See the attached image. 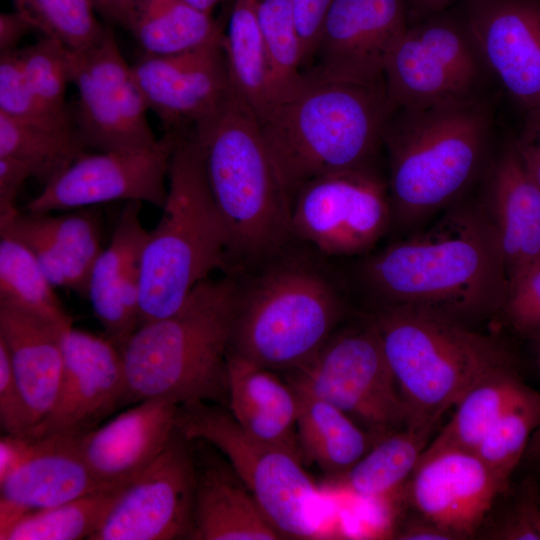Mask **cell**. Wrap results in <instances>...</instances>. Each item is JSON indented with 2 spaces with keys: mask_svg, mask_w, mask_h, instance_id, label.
<instances>
[{
  "mask_svg": "<svg viewBox=\"0 0 540 540\" xmlns=\"http://www.w3.org/2000/svg\"><path fill=\"white\" fill-rule=\"evenodd\" d=\"M473 0H406L409 23H414L430 15L442 12Z\"/></svg>",
  "mask_w": 540,
  "mask_h": 540,
  "instance_id": "51",
  "label": "cell"
},
{
  "mask_svg": "<svg viewBox=\"0 0 540 540\" xmlns=\"http://www.w3.org/2000/svg\"><path fill=\"white\" fill-rule=\"evenodd\" d=\"M407 411L406 428L432 434L444 413L511 359L495 339L442 314L376 306L370 315Z\"/></svg>",
  "mask_w": 540,
  "mask_h": 540,
  "instance_id": "8",
  "label": "cell"
},
{
  "mask_svg": "<svg viewBox=\"0 0 540 540\" xmlns=\"http://www.w3.org/2000/svg\"><path fill=\"white\" fill-rule=\"evenodd\" d=\"M17 52L25 79L36 97L55 112L72 114L65 101L67 85L72 82V53L47 37Z\"/></svg>",
  "mask_w": 540,
  "mask_h": 540,
  "instance_id": "40",
  "label": "cell"
},
{
  "mask_svg": "<svg viewBox=\"0 0 540 540\" xmlns=\"http://www.w3.org/2000/svg\"><path fill=\"white\" fill-rule=\"evenodd\" d=\"M20 13L44 37L82 53L103 37L106 26L95 15L93 0H12Z\"/></svg>",
  "mask_w": 540,
  "mask_h": 540,
  "instance_id": "38",
  "label": "cell"
},
{
  "mask_svg": "<svg viewBox=\"0 0 540 540\" xmlns=\"http://www.w3.org/2000/svg\"><path fill=\"white\" fill-rule=\"evenodd\" d=\"M354 277L372 307H411L462 323L501 310L507 289L494 226L475 206L364 257Z\"/></svg>",
  "mask_w": 540,
  "mask_h": 540,
  "instance_id": "1",
  "label": "cell"
},
{
  "mask_svg": "<svg viewBox=\"0 0 540 540\" xmlns=\"http://www.w3.org/2000/svg\"><path fill=\"white\" fill-rule=\"evenodd\" d=\"M530 389L512 359L493 368L465 393L453 417L421 456L446 450L474 452L495 422Z\"/></svg>",
  "mask_w": 540,
  "mask_h": 540,
  "instance_id": "30",
  "label": "cell"
},
{
  "mask_svg": "<svg viewBox=\"0 0 540 540\" xmlns=\"http://www.w3.org/2000/svg\"><path fill=\"white\" fill-rule=\"evenodd\" d=\"M82 436H35L32 455L0 481V535L26 513L111 486L101 483L88 467L80 448Z\"/></svg>",
  "mask_w": 540,
  "mask_h": 540,
  "instance_id": "22",
  "label": "cell"
},
{
  "mask_svg": "<svg viewBox=\"0 0 540 540\" xmlns=\"http://www.w3.org/2000/svg\"><path fill=\"white\" fill-rule=\"evenodd\" d=\"M292 386L298 398L297 436L303 460L315 463L330 479L348 471L382 438L330 402Z\"/></svg>",
  "mask_w": 540,
  "mask_h": 540,
  "instance_id": "29",
  "label": "cell"
},
{
  "mask_svg": "<svg viewBox=\"0 0 540 540\" xmlns=\"http://www.w3.org/2000/svg\"><path fill=\"white\" fill-rule=\"evenodd\" d=\"M514 146L528 172L540 186V104L527 110L524 129Z\"/></svg>",
  "mask_w": 540,
  "mask_h": 540,
  "instance_id": "47",
  "label": "cell"
},
{
  "mask_svg": "<svg viewBox=\"0 0 540 540\" xmlns=\"http://www.w3.org/2000/svg\"><path fill=\"white\" fill-rule=\"evenodd\" d=\"M178 407L168 400H144L83 435L80 448L93 475L106 485L135 479L174 436Z\"/></svg>",
  "mask_w": 540,
  "mask_h": 540,
  "instance_id": "24",
  "label": "cell"
},
{
  "mask_svg": "<svg viewBox=\"0 0 540 540\" xmlns=\"http://www.w3.org/2000/svg\"><path fill=\"white\" fill-rule=\"evenodd\" d=\"M67 329L0 305V341L7 349L32 429L46 418L57 399L64 364L62 339Z\"/></svg>",
  "mask_w": 540,
  "mask_h": 540,
  "instance_id": "26",
  "label": "cell"
},
{
  "mask_svg": "<svg viewBox=\"0 0 540 540\" xmlns=\"http://www.w3.org/2000/svg\"><path fill=\"white\" fill-rule=\"evenodd\" d=\"M17 50L0 53V113L32 125L75 127L72 114L55 112L36 97L25 79Z\"/></svg>",
  "mask_w": 540,
  "mask_h": 540,
  "instance_id": "41",
  "label": "cell"
},
{
  "mask_svg": "<svg viewBox=\"0 0 540 540\" xmlns=\"http://www.w3.org/2000/svg\"><path fill=\"white\" fill-rule=\"evenodd\" d=\"M258 0H234L223 49L231 85L259 123L274 107L272 72L260 29Z\"/></svg>",
  "mask_w": 540,
  "mask_h": 540,
  "instance_id": "31",
  "label": "cell"
},
{
  "mask_svg": "<svg viewBox=\"0 0 540 540\" xmlns=\"http://www.w3.org/2000/svg\"><path fill=\"white\" fill-rule=\"evenodd\" d=\"M494 537L507 540H540V487L527 481Z\"/></svg>",
  "mask_w": 540,
  "mask_h": 540,
  "instance_id": "43",
  "label": "cell"
},
{
  "mask_svg": "<svg viewBox=\"0 0 540 540\" xmlns=\"http://www.w3.org/2000/svg\"><path fill=\"white\" fill-rule=\"evenodd\" d=\"M0 305L9 306L63 328L73 319L31 251L19 240L0 234Z\"/></svg>",
  "mask_w": 540,
  "mask_h": 540,
  "instance_id": "35",
  "label": "cell"
},
{
  "mask_svg": "<svg viewBox=\"0 0 540 540\" xmlns=\"http://www.w3.org/2000/svg\"><path fill=\"white\" fill-rule=\"evenodd\" d=\"M184 131H166L157 142L137 151L85 152L25 206V211H70L123 200L162 209L168 173Z\"/></svg>",
  "mask_w": 540,
  "mask_h": 540,
  "instance_id": "14",
  "label": "cell"
},
{
  "mask_svg": "<svg viewBox=\"0 0 540 540\" xmlns=\"http://www.w3.org/2000/svg\"><path fill=\"white\" fill-rule=\"evenodd\" d=\"M29 167L22 161L0 156V226L9 222L20 210L16 206L18 194L28 178Z\"/></svg>",
  "mask_w": 540,
  "mask_h": 540,
  "instance_id": "46",
  "label": "cell"
},
{
  "mask_svg": "<svg viewBox=\"0 0 540 540\" xmlns=\"http://www.w3.org/2000/svg\"><path fill=\"white\" fill-rule=\"evenodd\" d=\"M463 5L490 73L517 104H540V0H473Z\"/></svg>",
  "mask_w": 540,
  "mask_h": 540,
  "instance_id": "19",
  "label": "cell"
},
{
  "mask_svg": "<svg viewBox=\"0 0 540 540\" xmlns=\"http://www.w3.org/2000/svg\"><path fill=\"white\" fill-rule=\"evenodd\" d=\"M238 288L236 275L207 278L173 314L141 324L119 348L124 405L163 399L227 407V357Z\"/></svg>",
  "mask_w": 540,
  "mask_h": 540,
  "instance_id": "4",
  "label": "cell"
},
{
  "mask_svg": "<svg viewBox=\"0 0 540 540\" xmlns=\"http://www.w3.org/2000/svg\"><path fill=\"white\" fill-rule=\"evenodd\" d=\"M506 488L475 453L446 450L421 456L404 492L421 518L460 539L477 531Z\"/></svg>",
  "mask_w": 540,
  "mask_h": 540,
  "instance_id": "20",
  "label": "cell"
},
{
  "mask_svg": "<svg viewBox=\"0 0 540 540\" xmlns=\"http://www.w3.org/2000/svg\"><path fill=\"white\" fill-rule=\"evenodd\" d=\"M501 310L516 332L540 340V258L508 278Z\"/></svg>",
  "mask_w": 540,
  "mask_h": 540,
  "instance_id": "42",
  "label": "cell"
},
{
  "mask_svg": "<svg viewBox=\"0 0 540 540\" xmlns=\"http://www.w3.org/2000/svg\"><path fill=\"white\" fill-rule=\"evenodd\" d=\"M102 230L99 206L58 215L19 211L0 226V234L19 240L31 251L55 288L86 297L92 268L104 249Z\"/></svg>",
  "mask_w": 540,
  "mask_h": 540,
  "instance_id": "21",
  "label": "cell"
},
{
  "mask_svg": "<svg viewBox=\"0 0 540 540\" xmlns=\"http://www.w3.org/2000/svg\"><path fill=\"white\" fill-rule=\"evenodd\" d=\"M127 30L150 55L184 52L224 32L220 20L184 0H139Z\"/></svg>",
  "mask_w": 540,
  "mask_h": 540,
  "instance_id": "33",
  "label": "cell"
},
{
  "mask_svg": "<svg viewBox=\"0 0 540 540\" xmlns=\"http://www.w3.org/2000/svg\"><path fill=\"white\" fill-rule=\"evenodd\" d=\"M72 82L79 91L73 122L87 149L137 151L157 142L148 107L111 27L92 48L72 53Z\"/></svg>",
  "mask_w": 540,
  "mask_h": 540,
  "instance_id": "13",
  "label": "cell"
},
{
  "mask_svg": "<svg viewBox=\"0 0 540 540\" xmlns=\"http://www.w3.org/2000/svg\"><path fill=\"white\" fill-rule=\"evenodd\" d=\"M161 210L142 254L139 326L176 312L215 270L228 272L227 231L191 129L182 132L172 154Z\"/></svg>",
  "mask_w": 540,
  "mask_h": 540,
  "instance_id": "6",
  "label": "cell"
},
{
  "mask_svg": "<svg viewBox=\"0 0 540 540\" xmlns=\"http://www.w3.org/2000/svg\"><path fill=\"white\" fill-rule=\"evenodd\" d=\"M225 408L207 402L181 404L176 428L186 439L222 453L281 538H322L327 513L304 462L247 434Z\"/></svg>",
  "mask_w": 540,
  "mask_h": 540,
  "instance_id": "9",
  "label": "cell"
},
{
  "mask_svg": "<svg viewBox=\"0 0 540 540\" xmlns=\"http://www.w3.org/2000/svg\"><path fill=\"white\" fill-rule=\"evenodd\" d=\"M334 0H293L302 50V66L313 59L322 26Z\"/></svg>",
  "mask_w": 540,
  "mask_h": 540,
  "instance_id": "45",
  "label": "cell"
},
{
  "mask_svg": "<svg viewBox=\"0 0 540 540\" xmlns=\"http://www.w3.org/2000/svg\"><path fill=\"white\" fill-rule=\"evenodd\" d=\"M62 345L64 364L57 399L30 435H85L124 405L123 361L112 340L72 326L64 332Z\"/></svg>",
  "mask_w": 540,
  "mask_h": 540,
  "instance_id": "18",
  "label": "cell"
},
{
  "mask_svg": "<svg viewBox=\"0 0 540 540\" xmlns=\"http://www.w3.org/2000/svg\"><path fill=\"white\" fill-rule=\"evenodd\" d=\"M33 28L17 11L0 13V53L17 49L20 39Z\"/></svg>",
  "mask_w": 540,
  "mask_h": 540,
  "instance_id": "49",
  "label": "cell"
},
{
  "mask_svg": "<svg viewBox=\"0 0 540 540\" xmlns=\"http://www.w3.org/2000/svg\"><path fill=\"white\" fill-rule=\"evenodd\" d=\"M191 130L227 231V273L245 274L295 241L290 198L256 115L234 89L215 112Z\"/></svg>",
  "mask_w": 540,
  "mask_h": 540,
  "instance_id": "3",
  "label": "cell"
},
{
  "mask_svg": "<svg viewBox=\"0 0 540 540\" xmlns=\"http://www.w3.org/2000/svg\"><path fill=\"white\" fill-rule=\"evenodd\" d=\"M430 436L408 428L383 436L348 471L331 478L334 487L366 500L391 499L404 491Z\"/></svg>",
  "mask_w": 540,
  "mask_h": 540,
  "instance_id": "32",
  "label": "cell"
},
{
  "mask_svg": "<svg viewBox=\"0 0 540 540\" xmlns=\"http://www.w3.org/2000/svg\"><path fill=\"white\" fill-rule=\"evenodd\" d=\"M257 14L270 60L274 106L302 89V50L293 0H258ZM274 108V107H273Z\"/></svg>",
  "mask_w": 540,
  "mask_h": 540,
  "instance_id": "37",
  "label": "cell"
},
{
  "mask_svg": "<svg viewBox=\"0 0 540 540\" xmlns=\"http://www.w3.org/2000/svg\"><path fill=\"white\" fill-rule=\"evenodd\" d=\"M285 378L378 437L406 428V407L370 316L338 329L312 360Z\"/></svg>",
  "mask_w": 540,
  "mask_h": 540,
  "instance_id": "11",
  "label": "cell"
},
{
  "mask_svg": "<svg viewBox=\"0 0 540 540\" xmlns=\"http://www.w3.org/2000/svg\"><path fill=\"white\" fill-rule=\"evenodd\" d=\"M37 440V437L30 434L3 433L0 438V481L32 455Z\"/></svg>",
  "mask_w": 540,
  "mask_h": 540,
  "instance_id": "48",
  "label": "cell"
},
{
  "mask_svg": "<svg viewBox=\"0 0 540 540\" xmlns=\"http://www.w3.org/2000/svg\"><path fill=\"white\" fill-rule=\"evenodd\" d=\"M224 32L196 48L169 55L145 54L131 66L148 110L166 131H187L215 112L233 87Z\"/></svg>",
  "mask_w": 540,
  "mask_h": 540,
  "instance_id": "17",
  "label": "cell"
},
{
  "mask_svg": "<svg viewBox=\"0 0 540 540\" xmlns=\"http://www.w3.org/2000/svg\"><path fill=\"white\" fill-rule=\"evenodd\" d=\"M0 426L6 434H28L29 412L5 345L0 341Z\"/></svg>",
  "mask_w": 540,
  "mask_h": 540,
  "instance_id": "44",
  "label": "cell"
},
{
  "mask_svg": "<svg viewBox=\"0 0 540 540\" xmlns=\"http://www.w3.org/2000/svg\"><path fill=\"white\" fill-rule=\"evenodd\" d=\"M488 214L508 278L540 258V186L514 144L500 156L489 186Z\"/></svg>",
  "mask_w": 540,
  "mask_h": 540,
  "instance_id": "27",
  "label": "cell"
},
{
  "mask_svg": "<svg viewBox=\"0 0 540 540\" xmlns=\"http://www.w3.org/2000/svg\"><path fill=\"white\" fill-rule=\"evenodd\" d=\"M184 1H186L190 5H192L193 7L197 8V9H199L201 11L212 14V10L218 4L228 2V1L230 2V1H234V0H184Z\"/></svg>",
  "mask_w": 540,
  "mask_h": 540,
  "instance_id": "54",
  "label": "cell"
},
{
  "mask_svg": "<svg viewBox=\"0 0 540 540\" xmlns=\"http://www.w3.org/2000/svg\"><path fill=\"white\" fill-rule=\"evenodd\" d=\"M227 409L250 436L303 460L297 436L298 398L278 372L229 350Z\"/></svg>",
  "mask_w": 540,
  "mask_h": 540,
  "instance_id": "25",
  "label": "cell"
},
{
  "mask_svg": "<svg viewBox=\"0 0 540 540\" xmlns=\"http://www.w3.org/2000/svg\"><path fill=\"white\" fill-rule=\"evenodd\" d=\"M452 8L409 24L384 70L392 111L478 100L490 73L466 21Z\"/></svg>",
  "mask_w": 540,
  "mask_h": 540,
  "instance_id": "10",
  "label": "cell"
},
{
  "mask_svg": "<svg viewBox=\"0 0 540 540\" xmlns=\"http://www.w3.org/2000/svg\"><path fill=\"white\" fill-rule=\"evenodd\" d=\"M130 482L111 485L53 507L26 513L1 534L0 539L90 540Z\"/></svg>",
  "mask_w": 540,
  "mask_h": 540,
  "instance_id": "34",
  "label": "cell"
},
{
  "mask_svg": "<svg viewBox=\"0 0 540 540\" xmlns=\"http://www.w3.org/2000/svg\"><path fill=\"white\" fill-rule=\"evenodd\" d=\"M237 279L229 350L276 372L305 366L347 312L331 259L297 241Z\"/></svg>",
  "mask_w": 540,
  "mask_h": 540,
  "instance_id": "2",
  "label": "cell"
},
{
  "mask_svg": "<svg viewBox=\"0 0 540 540\" xmlns=\"http://www.w3.org/2000/svg\"><path fill=\"white\" fill-rule=\"evenodd\" d=\"M139 0H93L98 11L109 22L127 29Z\"/></svg>",
  "mask_w": 540,
  "mask_h": 540,
  "instance_id": "50",
  "label": "cell"
},
{
  "mask_svg": "<svg viewBox=\"0 0 540 540\" xmlns=\"http://www.w3.org/2000/svg\"><path fill=\"white\" fill-rule=\"evenodd\" d=\"M392 222L388 183L373 165L317 176L291 200L294 240L330 259L369 252Z\"/></svg>",
  "mask_w": 540,
  "mask_h": 540,
  "instance_id": "12",
  "label": "cell"
},
{
  "mask_svg": "<svg viewBox=\"0 0 540 540\" xmlns=\"http://www.w3.org/2000/svg\"><path fill=\"white\" fill-rule=\"evenodd\" d=\"M392 112L385 82L309 78L274 106L259 124L290 201L317 176L372 165Z\"/></svg>",
  "mask_w": 540,
  "mask_h": 540,
  "instance_id": "5",
  "label": "cell"
},
{
  "mask_svg": "<svg viewBox=\"0 0 540 540\" xmlns=\"http://www.w3.org/2000/svg\"><path fill=\"white\" fill-rule=\"evenodd\" d=\"M540 424V393L530 391L490 428L473 452L506 487Z\"/></svg>",
  "mask_w": 540,
  "mask_h": 540,
  "instance_id": "39",
  "label": "cell"
},
{
  "mask_svg": "<svg viewBox=\"0 0 540 540\" xmlns=\"http://www.w3.org/2000/svg\"><path fill=\"white\" fill-rule=\"evenodd\" d=\"M192 441L176 430L124 489L90 540L191 539L197 482Z\"/></svg>",
  "mask_w": 540,
  "mask_h": 540,
  "instance_id": "15",
  "label": "cell"
},
{
  "mask_svg": "<svg viewBox=\"0 0 540 540\" xmlns=\"http://www.w3.org/2000/svg\"><path fill=\"white\" fill-rule=\"evenodd\" d=\"M491 127L483 99L394 110L383 137L393 221L411 224L457 198L483 163Z\"/></svg>",
  "mask_w": 540,
  "mask_h": 540,
  "instance_id": "7",
  "label": "cell"
},
{
  "mask_svg": "<svg viewBox=\"0 0 540 540\" xmlns=\"http://www.w3.org/2000/svg\"><path fill=\"white\" fill-rule=\"evenodd\" d=\"M141 208L139 201L125 203L88 284L94 315L104 335L119 348L139 326L141 261L149 232L142 223Z\"/></svg>",
  "mask_w": 540,
  "mask_h": 540,
  "instance_id": "23",
  "label": "cell"
},
{
  "mask_svg": "<svg viewBox=\"0 0 540 540\" xmlns=\"http://www.w3.org/2000/svg\"><path fill=\"white\" fill-rule=\"evenodd\" d=\"M524 457L532 461L540 460V424L530 439Z\"/></svg>",
  "mask_w": 540,
  "mask_h": 540,
  "instance_id": "53",
  "label": "cell"
},
{
  "mask_svg": "<svg viewBox=\"0 0 540 540\" xmlns=\"http://www.w3.org/2000/svg\"><path fill=\"white\" fill-rule=\"evenodd\" d=\"M87 152L75 127L51 128L15 121L0 113V156L25 163L43 186Z\"/></svg>",
  "mask_w": 540,
  "mask_h": 540,
  "instance_id": "36",
  "label": "cell"
},
{
  "mask_svg": "<svg viewBox=\"0 0 540 540\" xmlns=\"http://www.w3.org/2000/svg\"><path fill=\"white\" fill-rule=\"evenodd\" d=\"M191 539H282L232 468L197 467Z\"/></svg>",
  "mask_w": 540,
  "mask_h": 540,
  "instance_id": "28",
  "label": "cell"
},
{
  "mask_svg": "<svg viewBox=\"0 0 540 540\" xmlns=\"http://www.w3.org/2000/svg\"><path fill=\"white\" fill-rule=\"evenodd\" d=\"M406 0H334L305 76L316 81L384 82L387 59L409 26Z\"/></svg>",
  "mask_w": 540,
  "mask_h": 540,
  "instance_id": "16",
  "label": "cell"
},
{
  "mask_svg": "<svg viewBox=\"0 0 540 540\" xmlns=\"http://www.w3.org/2000/svg\"><path fill=\"white\" fill-rule=\"evenodd\" d=\"M398 538L407 540L454 539L450 534L423 518L421 522H413L406 526Z\"/></svg>",
  "mask_w": 540,
  "mask_h": 540,
  "instance_id": "52",
  "label": "cell"
}]
</instances>
